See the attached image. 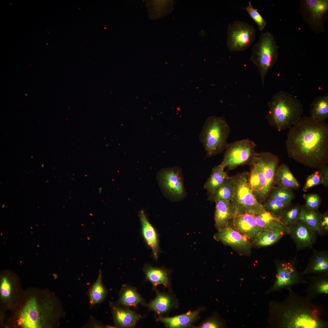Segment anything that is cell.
<instances>
[{
    "mask_svg": "<svg viewBox=\"0 0 328 328\" xmlns=\"http://www.w3.org/2000/svg\"><path fill=\"white\" fill-rule=\"evenodd\" d=\"M289 157L318 168L328 163V124L303 116L289 129L285 142Z\"/></svg>",
    "mask_w": 328,
    "mask_h": 328,
    "instance_id": "obj_1",
    "label": "cell"
},
{
    "mask_svg": "<svg viewBox=\"0 0 328 328\" xmlns=\"http://www.w3.org/2000/svg\"><path fill=\"white\" fill-rule=\"evenodd\" d=\"M285 300L270 301L268 327L273 328H327L328 322L321 318L322 308L291 289Z\"/></svg>",
    "mask_w": 328,
    "mask_h": 328,
    "instance_id": "obj_2",
    "label": "cell"
},
{
    "mask_svg": "<svg viewBox=\"0 0 328 328\" xmlns=\"http://www.w3.org/2000/svg\"><path fill=\"white\" fill-rule=\"evenodd\" d=\"M268 106L266 118L268 124L279 131L290 128L303 113L300 101L291 94L283 91L273 95Z\"/></svg>",
    "mask_w": 328,
    "mask_h": 328,
    "instance_id": "obj_3",
    "label": "cell"
},
{
    "mask_svg": "<svg viewBox=\"0 0 328 328\" xmlns=\"http://www.w3.org/2000/svg\"><path fill=\"white\" fill-rule=\"evenodd\" d=\"M231 129L225 118L211 116L205 121L199 135L207 157H211L223 152L228 143L227 140Z\"/></svg>",
    "mask_w": 328,
    "mask_h": 328,
    "instance_id": "obj_4",
    "label": "cell"
},
{
    "mask_svg": "<svg viewBox=\"0 0 328 328\" xmlns=\"http://www.w3.org/2000/svg\"><path fill=\"white\" fill-rule=\"evenodd\" d=\"M279 47L274 35L266 31L261 32L252 48L250 60L256 67L263 86L268 72L277 61Z\"/></svg>",
    "mask_w": 328,
    "mask_h": 328,
    "instance_id": "obj_5",
    "label": "cell"
},
{
    "mask_svg": "<svg viewBox=\"0 0 328 328\" xmlns=\"http://www.w3.org/2000/svg\"><path fill=\"white\" fill-rule=\"evenodd\" d=\"M249 172L244 171L232 176L234 193L231 201L234 215L248 213L255 215L265 211L255 196L248 181Z\"/></svg>",
    "mask_w": 328,
    "mask_h": 328,
    "instance_id": "obj_6",
    "label": "cell"
},
{
    "mask_svg": "<svg viewBox=\"0 0 328 328\" xmlns=\"http://www.w3.org/2000/svg\"><path fill=\"white\" fill-rule=\"evenodd\" d=\"M296 260H277L275 264L276 270V279L273 285L266 292L268 294L292 289V286L308 283L302 272L297 269Z\"/></svg>",
    "mask_w": 328,
    "mask_h": 328,
    "instance_id": "obj_7",
    "label": "cell"
},
{
    "mask_svg": "<svg viewBox=\"0 0 328 328\" xmlns=\"http://www.w3.org/2000/svg\"><path fill=\"white\" fill-rule=\"evenodd\" d=\"M256 146L255 143L248 138L228 144L219 165L232 170L239 166L249 165L256 153Z\"/></svg>",
    "mask_w": 328,
    "mask_h": 328,
    "instance_id": "obj_8",
    "label": "cell"
},
{
    "mask_svg": "<svg viewBox=\"0 0 328 328\" xmlns=\"http://www.w3.org/2000/svg\"><path fill=\"white\" fill-rule=\"evenodd\" d=\"M299 11L303 20L313 32H325L324 24L328 18V0H301Z\"/></svg>",
    "mask_w": 328,
    "mask_h": 328,
    "instance_id": "obj_9",
    "label": "cell"
},
{
    "mask_svg": "<svg viewBox=\"0 0 328 328\" xmlns=\"http://www.w3.org/2000/svg\"><path fill=\"white\" fill-rule=\"evenodd\" d=\"M226 44L229 50L243 52L255 40L256 30L248 23L236 20L228 26Z\"/></svg>",
    "mask_w": 328,
    "mask_h": 328,
    "instance_id": "obj_10",
    "label": "cell"
},
{
    "mask_svg": "<svg viewBox=\"0 0 328 328\" xmlns=\"http://www.w3.org/2000/svg\"><path fill=\"white\" fill-rule=\"evenodd\" d=\"M214 238L216 240L243 252L250 251L252 244L247 237L229 226L218 231L214 235Z\"/></svg>",
    "mask_w": 328,
    "mask_h": 328,
    "instance_id": "obj_11",
    "label": "cell"
},
{
    "mask_svg": "<svg viewBox=\"0 0 328 328\" xmlns=\"http://www.w3.org/2000/svg\"><path fill=\"white\" fill-rule=\"evenodd\" d=\"M289 233L297 249L311 248L316 241V232L303 221L299 220L288 227Z\"/></svg>",
    "mask_w": 328,
    "mask_h": 328,
    "instance_id": "obj_12",
    "label": "cell"
},
{
    "mask_svg": "<svg viewBox=\"0 0 328 328\" xmlns=\"http://www.w3.org/2000/svg\"><path fill=\"white\" fill-rule=\"evenodd\" d=\"M262 167L267 182L266 193L268 196L273 186L275 173L279 163L276 155L270 152H256L252 159Z\"/></svg>",
    "mask_w": 328,
    "mask_h": 328,
    "instance_id": "obj_13",
    "label": "cell"
},
{
    "mask_svg": "<svg viewBox=\"0 0 328 328\" xmlns=\"http://www.w3.org/2000/svg\"><path fill=\"white\" fill-rule=\"evenodd\" d=\"M229 226L250 240H254L262 230L258 225L255 215L248 213L234 215Z\"/></svg>",
    "mask_w": 328,
    "mask_h": 328,
    "instance_id": "obj_14",
    "label": "cell"
},
{
    "mask_svg": "<svg viewBox=\"0 0 328 328\" xmlns=\"http://www.w3.org/2000/svg\"><path fill=\"white\" fill-rule=\"evenodd\" d=\"M160 177L163 187L170 194L178 197L184 195L185 190L179 168L163 169L161 170Z\"/></svg>",
    "mask_w": 328,
    "mask_h": 328,
    "instance_id": "obj_15",
    "label": "cell"
},
{
    "mask_svg": "<svg viewBox=\"0 0 328 328\" xmlns=\"http://www.w3.org/2000/svg\"><path fill=\"white\" fill-rule=\"evenodd\" d=\"M249 165L251 169L248 177L249 182L255 196L261 203L267 198L266 179L263 169L258 163L252 160Z\"/></svg>",
    "mask_w": 328,
    "mask_h": 328,
    "instance_id": "obj_16",
    "label": "cell"
},
{
    "mask_svg": "<svg viewBox=\"0 0 328 328\" xmlns=\"http://www.w3.org/2000/svg\"><path fill=\"white\" fill-rule=\"evenodd\" d=\"M40 307L36 298L29 300L21 312L19 324L24 328L40 327L44 317Z\"/></svg>",
    "mask_w": 328,
    "mask_h": 328,
    "instance_id": "obj_17",
    "label": "cell"
},
{
    "mask_svg": "<svg viewBox=\"0 0 328 328\" xmlns=\"http://www.w3.org/2000/svg\"><path fill=\"white\" fill-rule=\"evenodd\" d=\"M289 233L288 227L281 223L277 226L262 230L253 240L252 244L258 247L268 246L275 243Z\"/></svg>",
    "mask_w": 328,
    "mask_h": 328,
    "instance_id": "obj_18",
    "label": "cell"
},
{
    "mask_svg": "<svg viewBox=\"0 0 328 328\" xmlns=\"http://www.w3.org/2000/svg\"><path fill=\"white\" fill-rule=\"evenodd\" d=\"M215 203V226L219 231L229 226L230 221L234 215V211L230 201L220 200Z\"/></svg>",
    "mask_w": 328,
    "mask_h": 328,
    "instance_id": "obj_19",
    "label": "cell"
},
{
    "mask_svg": "<svg viewBox=\"0 0 328 328\" xmlns=\"http://www.w3.org/2000/svg\"><path fill=\"white\" fill-rule=\"evenodd\" d=\"M302 272L303 275L310 273L328 275V254L327 252L313 250V255L309 258V262Z\"/></svg>",
    "mask_w": 328,
    "mask_h": 328,
    "instance_id": "obj_20",
    "label": "cell"
},
{
    "mask_svg": "<svg viewBox=\"0 0 328 328\" xmlns=\"http://www.w3.org/2000/svg\"><path fill=\"white\" fill-rule=\"evenodd\" d=\"M139 216L143 238L146 244L152 249L154 257L157 259L159 252L157 234L155 228L149 221L143 210L140 212Z\"/></svg>",
    "mask_w": 328,
    "mask_h": 328,
    "instance_id": "obj_21",
    "label": "cell"
},
{
    "mask_svg": "<svg viewBox=\"0 0 328 328\" xmlns=\"http://www.w3.org/2000/svg\"><path fill=\"white\" fill-rule=\"evenodd\" d=\"M305 278L309 280V285L302 292H306V296L311 300L321 294H328V275L313 274Z\"/></svg>",
    "mask_w": 328,
    "mask_h": 328,
    "instance_id": "obj_22",
    "label": "cell"
},
{
    "mask_svg": "<svg viewBox=\"0 0 328 328\" xmlns=\"http://www.w3.org/2000/svg\"><path fill=\"white\" fill-rule=\"evenodd\" d=\"M274 184L277 186L297 190L300 187L299 182L294 176L289 167L285 163L278 166L274 179Z\"/></svg>",
    "mask_w": 328,
    "mask_h": 328,
    "instance_id": "obj_23",
    "label": "cell"
},
{
    "mask_svg": "<svg viewBox=\"0 0 328 328\" xmlns=\"http://www.w3.org/2000/svg\"><path fill=\"white\" fill-rule=\"evenodd\" d=\"M309 117L313 121H325L328 118V94L315 98L310 105Z\"/></svg>",
    "mask_w": 328,
    "mask_h": 328,
    "instance_id": "obj_24",
    "label": "cell"
},
{
    "mask_svg": "<svg viewBox=\"0 0 328 328\" xmlns=\"http://www.w3.org/2000/svg\"><path fill=\"white\" fill-rule=\"evenodd\" d=\"M323 214L318 211L310 209L305 205L301 206L299 215L301 220L315 231L317 234H322L324 232L321 227Z\"/></svg>",
    "mask_w": 328,
    "mask_h": 328,
    "instance_id": "obj_25",
    "label": "cell"
},
{
    "mask_svg": "<svg viewBox=\"0 0 328 328\" xmlns=\"http://www.w3.org/2000/svg\"><path fill=\"white\" fill-rule=\"evenodd\" d=\"M224 169L219 165L212 169L210 176L205 183L204 188L207 192L208 197L211 196L221 186L228 176Z\"/></svg>",
    "mask_w": 328,
    "mask_h": 328,
    "instance_id": "obj_26",
    "label": "cell"
},
{
    "mask_svg": "<svg viewBox=\"0 0 328 328\" xmlns=\"http://www.w3.org/2000/svg\"><path fill=\"white\" fill-rule=\"evenodd\" d=\"M234 183L232 177L228 175L226 178L221 186L210 196L208 200L211 202L218 200H227L231 201L234 193Z\"/></svg>",
    "mask_w": 328,
    "mask_h": 328,
    "instance_id": "obj_27",
    "label": "cell"
},
{
    "mask_svg": "<svg viewBox=\"0 0 328 328\" xmlns=\"http://www.w3.org/2000/svg\"><path fill=\"white\" fill-rule=\"evenodd\" d=\"M113 313L115 322L121 327L132 326L139 319V316L137 314L129 310L114 307Z\"/></svg>",
    "mask_w": 328,
    "mask_h": 328,
    "instance_id": "obj_28",
    "label": "cell"
},
{
    "mask_svg": "<svg viewBox=\"0 0 328 328\" xmlns=\"http://www.w3.org/2000/svg\"><path fill=\"white\" fill-rule=\"evenodd\" d=\"M198 312H189L182 315L170 318L160 317L158 320L162 322L170 328H180L187 326L196 319Z\"/></svg>",
    "mask_w": 328,
    "mask_h": 328,
    "instance_id": "obj_29",
    "label": "cell"
},
{
    "mask_svg": "<svg viewBox=\"0 0 328 328\" xmlns=\"http://www.w3.org/2000/svg\"><path fill=\"white\" fill-rule=\"evenodd\" d=\"M106 292L102 282V275L101 271L95 282L90 289L89 295L91 306L101 302L106 295Z\"/></svg>",
    "mask_w": 328,
    "mask_h": 328,
    "instance_id": "obj_30",
    "label": "cell"
},
{
    "mask_svg": "<svg viewBox=\"0 0 328 328\" xmlns=\"http://www.w3.org/2000/svg\"><path fill=\"white\" fill-rule=\"evenodd\" d=\"M144 271L146 278L154 285H166L167 284V275L164 270L147 265L145 266Z\"/></svg>",
    "mask_w": 328,
    "mask_h": 328,
    "instance_id": "obj_31",
    "label": "cell"
},
{
    "mask_svg": "<svg viewBox=\"0 0 328 328\" xmlns=\"http://www.w3.org/2000/svg\"><path fill=\"white\" fill-rule=\"evenodd\" d=\"M255 216L258 225L262 230L275 227L282 223L280 216L273 215L266 210L255 214Z\"/></svg>",
    "mask_w": 328,
    "mask_h": 328,
    "instance_id": "obj_32",
    "label": "cell"
},
{
    "mask_svg": "<svg viewBox=\"0 0 328 328\" xmlns=\"http://www.w3.org/2000/svg\"><path fill=\"white\" fill-rule=\"evenodd\" d=\"M301 206L292 204L286 208L280 216L282 222L287 227L292 225L299 220V215Z\"/></svg>",
    "mask_w": 328,
    "mask_h": 328,
    "instance_id": "obj_33",
    "label": "cell"
},
{
    "mask_svg": "<svg viewBox=\"0 0 328 328\" xmlns=\"http://www.w3.org/2000/svg\"><path fill=\"white\" fill-rule=\"evenodd\" d=\"M269 197L285 203H291L294 194L292 190L278 186H273L269 193Z\"/></svg>",
    "mask_w": 328,
    "mask_h": 328,
    "instance_id": "obj_34",
    "label": "cell"
},
{
    "mask_svg": "<svg viewBox=\"0 0 328 328\" xmlns=\"http://www.w3.org/2000/svg\"><path fill=\"white\" fill-rule=\"evenodd\" d=\"M292 203L282 202L269 197L263 205L265 210L272 215L280 216L283 211Z\"/></svg>",
    "mask_w": 328,
    "mask_h": 328,
    "instance_id": "obj_35",
    "label": "cell"
},
{
    "mask_svg": "<svg viewBox=\"0 0 328 328\" xmlns=\"http://www.w3.org/2000/svg\"><path fill=\"white\" fill-rule=\"evenodd\" d=\"M121 303L128 306H134L142 301L140 296L133 288H127L122 291L120 297Z\"/></svg>",
    "mask_w": 328,
    "mask_h": 328,
    "instance_id": "obj_36",
    "label": "cell"
},
{
    "mask_svg": "<svg viewBox=\"0 0 328 328\" xmlns=\"http://www.w3.org/2000/svg\"><path fill=\"white\" fill-rule=\"evenodd\" d=\"M171 300L168 296L160 294L150 303V307L156 312L162 313L167 311L171 306Z\"/></svg>",
    "mask_w": 328,
    "mask_h": 328,
    "instance_id": "obj_37",
    "label": "cell"
},
{
    "mask_svg": "<svg viewBox=\"0 0 328 328\" xmlns=\"http://www.w3.org/2000/svg\"><path fill=\"white\" fill-rule=\"evenodd\" d=\"M249 14L250 17L257 24L260 31H262L266 26L267 22L258 10L255 9L250 2L247 7L243 8Z\"/></svg>",
    "mask_w": 328,
    "mask_h": 328,
    "instance_id": "obj_38",
    "label": "cell"
},
{
    "mask_svg": "<svg viewBox=\"0 0 328 328\" xmlns=\"http://www.w3.org/2000/svg\"><path fill=\"white\" fill-rule=\"evenodd\" d=\"M322 177L318 170L307 177L304 186L302 189L304 192H306L310 188L316 186L323 184Z\"/></svg>",
    "mask_w": 328,
    "mask_h": 328,
    "instance_id": "obj_39",
    "label": "cell"
},
{
    "mask_svg": "<svg viewBox=\"0 0 328 328\" xmlns=\"http://www.w3.org/2000/svg\"><path fill=\"white\" fill-rule=\"evenodd\" d=\"M303 197L306 201L305 205L306 207L310 209L318 211L321 201L320 197L317 194H304Z\"/></svg>",
    "mask_w": 328,
    "mask_h": 328,
    "instance_id": "obj_40",
    "label": "cell"
},
{
    "mask_svg": "<svg viewBox=\"0 0 328 328\" xmlns=\"http://www.w3.org/2000/svg\"><path fill=\"white\" fill-rule=\"evenodd\" d=\"M0 293L1 297L5 299H9L11 292V284L8 276H4L1 279L0 285Z\"/></svg>",
    "mask_w": 328,
    "mask_h": 328,
    "instance_id": "obj_41",
    "label": "cell"
},
{
    "mask_svg": "<svg viewBox=\"0 0 328 328\" xmlns=\"http://www.w3.org/2000/svg\"><path fill=\"white\" fill-rule=\"evenodd\" d=\"M318 170L320 173L323 179V185L328 187V166L327 165L323 166L318 168Z\"/></svg>",
    "mask_w": 328,
    "mask_h": 328,
    "instance_id": "obj_42",
    "label": "cell"
},
{
    "mask_svg": "<svg viewBox=\"0 0 328 328\" xmlns=\"http://www.w3.org/2000/svg\"><path fill=\"white\" fill-rule=\"evenodd\" d=\"M222 326V324L217 319L212 318L201 325L199 328H217Z\"/></svg>",
    "mask_w": 328,
    "mask_h": 328,
    "instance_id": "obj_43",
    "label": "cell"
},
{
    "mask_svg": "<svg viewBox=\"0 0 328 328\" xmlns=\"http://www.w3.org/2000/svg\"><path fill=\"white\" fill-rule=\"evenodd\" d=\"M320 226L321 228L324 231L328 232V214L327 211L326 212L323 214Z\"/></svg>",
    "mask_w": 328,
    "mask_h": 328,
    "instance_id": "obj_44",
    "label": "cell"
}]
</instances>
